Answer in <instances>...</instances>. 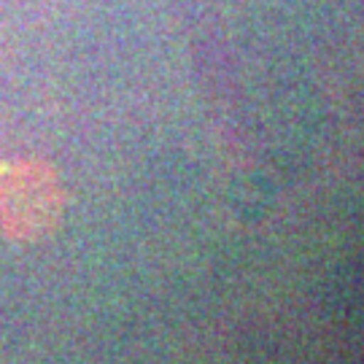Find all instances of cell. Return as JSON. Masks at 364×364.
Listing matches in <instances>:
<instances>
[{"label": "cell", "instance_id": "cell-1", "mask_svg": "<svg viewBox=\"0 0 364 364\" xmlns=\"http://www.w3.org/2000/svg\"><path fill=\"white\" fill-rule=\"evenodd\" d=\"M60 186L43 165L16 162L0 170V221L9 235L41 237L60 216Z\"/></svg>", "mask_w": 364, "mask_h": 364}]
</instances>
